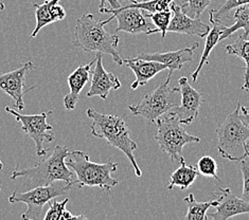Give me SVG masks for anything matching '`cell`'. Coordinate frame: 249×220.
I'll return each instance as SVG.
<instances>
[{"instance_id": "28", "label": "cell", "mask_w": 249, "mask_h": 220, "mask_svg": "<svg viewBox=\"0 0 249 220\" xmlns=\"http://www.w3.org/2000/svg\"><path fill=\"white\" fill-rule=\"evenodd\" d=\"M211 0H187L181 5L182 11L192 18H199L203 12L210 4Z\"/></svg>"}, {"instance_id": "25", "label": "cell", "mask_w": 249, "mask_h": 220, "mask_svg": "<svg viewBox=\"0 0 249 220\" xmlns=\"http://www.w3.org/2000/svg\"><path fill=\"white\" fill-rule=\"evenodd\" d=\"M174 0H149V1H137V0H130V2L125 4L130 8H139L149 13H156V12L165 11L171 9V4Z\"/></svg>"}, {"instance_id": "35", "label": "cell", "mask_w": 249, "mask_h": 220, "mask_svg": "<svg viewBox=\"0 0 249 220\" xmlns=\"http://www.w3.org/2000/svg\"><path fill=\"white\" fill-rule=\"evenodd\" d=\"M245 152H246V154H247V158L249 159V151L247 150V147H246V145H245Z\"/></svg>"}, {"instance_id": "9", "label": "cell", "mask_w": 249, "mask_h": 220, "mask_svg": "<svg viewBox=\"0 0 249 220\" xmlns=\"http://www.w3.org/2000/svg\"><path fill=\"white\" fill-rule=\"evenodd\" d=\"M5 111L8 114L15 117L17 122L21 123V129L26 136L34 141L36 146V154L38 157L45 158L50 148H45V143L53 142L55 139V135L53 133V126L47 122L49 115H52V110L47 112H41L38 115H21L18 110H13L9 106L5 107Z\"/></svg>"}, {"instance_id": "30", "label": "cell", "mask_w": 249, "mask_h": 220, "mask_svg": "<svg viewBox=\"0 0 249 220\" xmlns=\"http://www.w3.org/2000/svg\"><path fill=\"white\" fill-rule=\"evenodd\" d=\"M241 169L243 175L242 198L249 202V162L246 161V159L241 161Z\"/></svg>"}, {"instance_id": "19", "label": "cell", "mask_w": 249, "mask_h": 220, "mask_svg": "<svg viewBox=\"0 0 249 220\" xmlns=\"http://www.w3.org/2000/svg\"><path fill=\"white\" fill-rule=\"evenodd\" d=\"M209 21L211 23V29L208 33V35L206 36V43H205V48L203 51V54L200 56L198 66L196 68V70L194 71L192 73V80L193 82H196L197 77L200 73L201 69L205 66L206 64H208V58L211 54L212 50L214 49V47L217 45V43H219V37H221V34L223 32V30L226 28V25L223 23L221 21V19H216L213 17L212 12L209 13Z\"/></svg>"}, {"instance_id": "12", "label": "cell", "mask_w": 249, "mask_h": 220, "mask_svg": "<svg viewBox=\"0 0 249 220\" xmlns=\"http://www.w3.org/2000/svg\"><path fill=\"white\" fill-rule=\"evenodd\" d=\"M179 91H180V104L172 108L170 111L178 116L180 123L189 125L193 123L198 116V109L203 103L201 93L194 89L189 84L186 76H182L178 80Z\"/></svg>"}, {"instance_id": "29", "label": "cell", "mask_w": 249, "mask_h": 220, "mask_svg": "<svg viewBox=\"0 0 249 220\" xmlns=\"http://www.w3.org/2000/svg\"><path fill=\"white\" fill-rule=\"evenodd\" d=\"M249 3V0H226L221 7L216 10H212V14L213 17L216 19H221L222 17L227 14L229 11H231L232 9H236L241 7V5H244V4H248Z\"/></svg>"}, {"instance_id": "10", "label": "cell", "mask_w": 249, "mask_h": 220, "mask_svg": "<svg viewBox=\"0 0 249 220\" xmlns=\"http://www.w3.org/2000/svg\"><path fill=\"white\" fill-rule=\"evenodd\" d=\"M99 12L103 14H112L108 19L103 20L104 25H107L114 18L118 20L116 32H126L129 34L144 33L146 35L158 33L157 29L153 28L154 23L152 20H149L146 12L139 8H130L127 5H121L117 9L105 7L102 10H99Z\"/></svg>"}, {"instance_id": "11", "label": "cell", "mask_w": 249, "mask_h": 220, "mask_svg": "<svg viewBox=\"0 0 249 220\" xmlns=\"http://www.w3.org/2000/svg\"><path fill=\"white\" fill-rule=\"evenodd\" d=\"M35 69L32 62L22 64L19 68L7 73H0V89L14 100V106L17 110H23V96L34 87L26 89V75L30 70Z\"/></svg>"}, {"instance_id": "32", "label": "cell", "mask_w": 249, "mask_h": 220, "mask_svg": "<svg viewBox=\"0 0 249 220\" xmlns=\"http://www.w3.org/2000/svg\"><path fill=\"white\" fill-rule=\"evenodd\" d=\"M240 118L243 122L249 126V111L246 107L242 106V105L240 107Z\"/></svg>"}, {"instance_id": "21", "label": "cell", "mask_w": 249, "mask_h": 220, "mask_svg": "<svg viewBox=\"0 0 249 220\" xmlns=\"http://www.w3.org/2000/svg\"><path fill=\"white\" fill-rule=\"evenodd\" d=\"M234 19H235V22L232 26H226V28L223 30L221 37H219V41L230 37L231 35L240 29L244 30V34L242 35L243 38L245 39L248 38L249 36V3L236 8L234 12Z\"/></svg>"}, {"instance_id": "5", "label": "cell", "mask_w": 249, "mask_h": 220, "mask_svg": "<svg viewBox=\"0 0 249 220\" xmlns=\"http://www.w3.org/2000/svg\"><path fill=\"white\" fill-rule=\"evenodd\" d=\"M241 103L218 125L215 134L218 139L217 150L221 156L233 162H241L247 158L245 145L249 140V126L240 118Z\"/></svg>"}, {"instance_id": "14", "label": "cell", "mask_w": 249, "mask_h": 220, "mask_svg": "<svg viewBox=\"0 0 249 220\" xmlns=\"http://www.w3.org/2000/svg\"><path fill=\"white\" fill-rule=\"evenodd\" d=\"M121 87V82L111 72H107L103 66L102 53H97L96 63L92 70V80L90 89L87 91L86 97H99L102 100H107L111 90H117Z\"/></svg>"}, {"instance_id": "33", "label": "cell", "mask_w": 249, "mask_h": 220, "mask_svg": "<svg viewBox=\"0 0 249 220\" xmlns=\"http://www.w3.org/2000/svg\"><path fill=\"white\" fill-rule=\"evenodd\" d=\"M4 9H5V5H4V3L0 2V11H3Z\"/></svg>"}, {"instance_id": "22", "label": "cell", "mask_w": 249, "mask_h": 220, "mask_svg": "<svg viewBox=\"0 0 249 220\" xmlns=\"http://www.w3.org/2000/svg\"><path fill=\"white\" fill-rule=\"evenodd\" d=\"M226 52L228 54H233L244 59L246 63L244 73V84L242 86L243 90L249 92V40L243 38L242 35L235 39L232 44L226 46Z\"/></svg>"}, {"instance_id": "26", "label": "cell", "mask_w": 249, "mask_h": 220, "mask_svg": "<svg viewBox=\"0 0 249 220\" xmlns=\"http://www.w3.org/2000/svg\"><path fill=\"white\" fill-rule=\"evenodd\" d=\"M146 16L152 20L154 26L156 27L157 31L161 33V38H164L168 33V28L171 23L172 16H173L172 10L169 9L165 11L156 12V13H149V12H146Z\"/></svg>"}, {"instance_id": "1", "label": "cell", "mask_w": 249, "mask_h": 220, "mask_svg": "<svg viewBox=\"0 0 249 220\" xmlns=\"http://www.w3.org/2000/svg\"><path fill=\"white\" fill-rule=\"evenodd\" d=\"M102 20L94 18L93 14H84L75 21L73 46L85 52H97L108 54L118 66L124 64L123 58L117 50L119 36L110 34L104 29Z\"/></svg>"}, {"instance_id": "2", "label": "cell", "mask_w": 249, "mask_h": 220, "mask_svg": "<svg viewBox=\"0 0 249 220\" xmlns=\"http://www.w3.org/2000/svg\"><path fill=\"white\" fill-rule=\"evenodd\" d=\"M69 156L70 151L67 146L56 145L49 158H44L43 161L35 163L32 168L19 169L17 165L12 172L11 179L23 178L27 180L28 186L33 187L49 186L55 181H66L74 184V171L69 169L70 168L66 164V159Z\"/></svg>"}, {"instance_id": "34", "label": "cell", "mask_w": 249, "mask_h": 220, "mask_svg": "<svg viewBox=\"0 0 249 220\" xmlns=\"http://www.w3.org/2000/svg\"><path fill=\"white\" fill-rule=\"evenodd\" d=\"M2 168H3V163L1 160H0V169H2ZM0 192H1V188H0Z\"/></svg>"}, {"instance_id": "23", "label": "cell", "mask_w": 249, "mask_h": 220, "mask_svg": "<svg viewBox=\"0 0 249 220\" xmlns=\"http://www.w3.org/2000/svg\"><path fill=\"white\" fill-rule=\"evenodd\" d=\"M183 201L188 205V212L183 216V219L186 220H206L208 218L207 211L209 207L213 206V201L198 202L192 193H190L187 197L183 198Z\"/></svg>"}, {"instance_id": "15", "label": "cell", "mask_w": 249, "mask_h": 220, "mask_svg": "<svg viewBox=\"0 0 249 220\" xmlns=\"http://www.w3.org/2000/svg\"><path fill=\"white\" fill-rule=\"evenodd\" d=\"M173 12L172 20L168 28V32L182 33L188 35H195L200 38H205L210 31V26L201 21L199 18H192L182 11L181 7L176 3L171 4Z\"/></svg>"}, {"instance_id": "16", "label": "cell", "mask_w": 249, "mask_h": 220, "mask_svg": "<svg viewBox=\"0 0 249 220\" xmlns=\"http://www.w3.org/2000/svg\"><path fill=\"white\" fill-rule=\"evenodd\" d=\"M198 46H199L198 43H195L192 47H189V48H182L177 51L141 53V54H139L137 57L165 64L168 66V70H169V74L167 79L171 80L174 71L180 70L186 63L193 61L194 52L198 48Z\"/></svg>"}, {"instance_id": "4", "label": "cell", "mask_w": 249, "mask_h": 220, "mask_svg": "<svg viewBox=\"0 0 249 220\" xmlns=\"http://www.w3.org/2000/svg\"><path fill=\"white\" fill-rule=\"evenodd\" d=\"M70 159L66 164L74 171L75 186H98L109 192L119 184V180L111 176L118 169V163L108 160L105 163H96L90 160L89 154L82 151L70 152Z\"/></svg>"}, {"instance_id": "37", "label": "cell", "mask_w": 249, "mask_h": 220, "mask_svg": "<svg viewBox=\"0 0 249 220\" xmlns=\"http://www.w3.org/2000/svg\"><path fill=\"white\" fill-rule=\"evenodd\" d=\"M142 1H149V0H142Z\"/></svg>"}, {"instance_id": "20", "label": "cell", "mask_w": 249, "mask_h": 220, "mask_svg": "<svg viewBox=\"0 0 249 220\" xmlns=\"http://www.w3.org/2000/svg\"><path fill=\"white\" fill-rule=\"evenodd\" d=\"M180 166L170 177L168 189L178 187L180 189H187L194 183L198 176V170L194 166H188L183 157L179 161Z\"/></svg>"}, {"instance_id": "31", "label": "cell", "mask_w": 249, "mask_h": 220, "mask_svg": "<svg viewBox=\"0 0 249 220\" xmlns=\"http://www.w3.org/2000/svg\"><path fill=\"white\" fill-rule=\"evenodd\" d=\"M106 2L109 3V7L111 9H117L120 8L122 3L120 2V0H100V5H99V10H102L105 8Z\"/></svg>"}, {"instance_id": "36", "label": "cell", "mask_w": 249, "mask_h": 220, "mask_svg": "<svg viewBox=\"0 0 249 220\" xmlns=\"http://www.w3.org/2000/svg\"><path fill=\"white\" fill-rule=\"evenodd\" d=\"M246 147H247V150L249 151V140L247 141V143H246Z\"/></svg>"}, {"instance_id": "17", "label": "cell", "mask_w": 249, "mask_h": 220, "mask_svg": "<svg viewBox=\"0 0 249 220\" xmlns=\"http://www.w3.org/2000/svg\"><path fill=\"white\" fill-rule=\"evenodd\" d=\"M123 61L124 64L133 71L136 76V80L130 85V88L133 90H136L140 86L146 85L159 72L168 69V66L165 64L156 61H150V59L140 58L137 56L134 58H123Z\"/></svg>"}, {"instance_id": "18", "label": "cell", "mask_w": 249, "mask_h": 220, "mask_svg": "<svg viewBox=\"0 0 249 220\" xmlns=\"http://www.w3.org/2000/svg\"><path fill=\"white\" fill-rule=\"evenodd\" d=\"M96 63V58L93 61L89 62L86 65H80L72 73L68 76V86L70 91L64 98V106L67 110H73L76 106V103L79 102L81 92L83 88L89 81L91 68Z\"/></svg>"}, {"instance_id": "8", "label": "cell", "mask_w": 249, "mask_h": 220, "mask_svg": "<svg viewBox=\"0 0 249 220\" xmlns=\"http://www.w3.org/2000/svg\"><path fill=\"white\" fill-rule=\"evenodd\" d=\"M74 186L73 183L66 181H55L49 186H41L32 187L25 193L14 192L9 197V202L14 203H25L27 211L21 215L23 220H39L41 219V211L46 203L58 196L67 194Z\"/></svg>"}, {"instance_id": "24", "label": "cell", "mask_w": 249, "mask_h": 220, "mask_svg": "<svg viewBox=\"0 0 249 220\" xmlns=\"http://www.w3.org/2000/svg\"><path fill=\"white\" fill-rule=\"evenodd\" d=\"M69 199L66 198L63 201H56L55 198L50 201V207L48 212L44 216V220H70V219H84L87 217L84 215H72L69 211L66 210V204Z\"/></svg>"}, {"instance_id": "3", "label": "cell", "mask_w": 249, "mask_h": 220, "mask_svg": "<svg viewBox=\"0 0 249 220\" xmlns=\"http://www.w3.org/2000/svg\"><path fill=\"white\" fill-rule=\"evenodd\" d=\"M86 114L91 120V135L96 138L105 139L111 146L120 150L132 163L136 176L141 177L142 171L134 154L138 145L130 138L129 129L123 118L115 115L101 114L91 108H88Z\"/></svg>"}, {"instance_id": "7", "label": "cell", "mask_w": 249, "mask_h": 220, "mask_svg": "<svg viewBox=\"0 0 249 220\" xmlns=\"http://www.w3.org/2000/svg\"><path fill=\"white\" fill-rule=\"evenodd\" d=\"M170 81L169 79L165 80L155 90L147 93L138 104L129 105L128 110L134 116L144 118L151 123H156L160 117L180 104L179 88L171 87Z\"/></svg>"}, {"instance_id": "13", "label": "cell", "mask_w": 249, "mask_h": 220, "mask_svg": "<svg viewBox=\"0 0 249 220\" xmlns=\"http://www.w3.org/2000/svg\"><path fill=\"white\" fill-rule=\"evenodd\" d=\"M218 197L213 200V206L215 212L207 214V216L213 220H227L242 214H249V202L243 198H239L230 191L228 187H219Z\"/></svg>"}, {"instance_id": "27", "label": "cell", "mask_w": 249, "mask_h": 220, "mask_svg": "<svg viewBox=\"0 0 249 220\" xmlns=\"http://www.w3.org/2000/svg\"><path fill=\"white\" fill-rule=\"evenodd\" d=\"M197 170L200 175L205 177L214 178L217 181H222L217 176V164L214 159L210 156H203L197 161Z\"/></svg>"}, {"instance_id": "6", "label": "cell", "mask_w": 249, "mask_h": 220, "mask_svg": "<svg viewBox=\"0 0 249 220\" xmlns=\"http://www.w3.org/2000/svg\"><path fill=\"white\" fill-rule=\"evenodd\" d=\"M157 125V134L155 140L159 145L160 151L165 152L172 161L179 162L182 158V150L187 144L198 143L200 139L192 135L182 127L178 116L173 111L160 117L155 123Z\"/></svg>"}]
</instances>
